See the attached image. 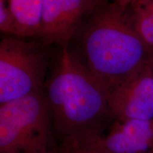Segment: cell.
Segmentation results:
<instances>
[{"instance_id":"obj_1","label":"cell","mask_w":153,"mask_h":153,"mask_svg":"<svg viewBox=\"0 0 153 153\" xmlns=\"http://www.w3.org/2000/svg\"><path fill=\"white\" fill-rule=\"evenodd\" d=\"M43 91L55 144L60 150L93 145L111 123L108 91L69 49L61 46Z\"/></svg>"},{"instance_id":"obj_2","label":"cell","mask_w":153,"mask_h":153,"mask_svg":"<svg viewBox=\"0 0 153 153\" xmlns=\"http://www.w3.org/2000/svg\"><path fill=\"white\" fill-rule=\"evenodd\" d=\"M68 47L108 93L148 63L150 57L128 9L108 1L85 21Z\"/></svg>"},{"instance_id":"obj_3","label":"cell","mask_w":153,"mask_h":153,"mask_svg":"<svg viewBox=\"0 0 153 153\" xmlns=\"http://www.w3.org/2000/svg\"><path fill=\"white\" fill-rule=\"evenodd\" d=\"M55 148L43 90L0 104V153H35Z\"/></svg>"},{"instance_id":"obj_4","label":"cell","mask_w":153,"mask_h":153,"mask_svg":"<svg viewBox=\"0 0 153 153\" xmlns=\"http://www.w3.org/2000/svg\"><path fill=\"white\" fill-rule=\"evenodd\" d=\"M48 46L40 41L7 36L0 43V104L43 90Z\"/></svg>"},{"instance_id":"obj_5","label":"cell","mask_w":153,"mask_h":153,"mask_svg":"<svg viewBox=\"0 0 153 153\" xmlns=\"http://www.w3.org/2000/svg\"><path fill=\"white\" fill-rule=\"evenodd\" d=\"M108 0H43L41 29L36 39L47 46L68 45L82 25Z\"/></svg>"},{"instance_id":"obj_6","label":"cell","mask_w":153,"mask_h":153,"mask_svg":"<svg viewBox=\"0 0 153 153\" xmlns=\"http://www.w3.org/2000/svg\"><path fill=\"white\" fill-rule=\"evenodd\" d=\"M108 103L113 122L153 119V70L149 62L116 86Z\"/></svg>"},{"instance_id":"obj_7","label":"cell","mask_w":153,"mask_h":153,"mask_svg":"<svg viewBox=\"0 0 153 153\" xmlns=\"http://www.w3.org/2000/svg\"><path fill=\"white\" fill-rule=\"evenodd\" d=\"M93 145L108 153H153V119L116 120Z\"/></svg>"},{"instance_id":"obj_8","label":"cell","mask_w":153,"mask_h":153,"mask_svg":"<svg viewBox=\"0 0 153 153\" xmlns=\"http://www.w3.org/2000/svg\"><path fill=\"white\" fill-rule=\"evenodd\" d=\"M16 22L18 37L37 38L41 29L43 0H8Z\"/></svg>"},{"instance_id":"obj_9","label":"cell","mask_w":153,"mask_h":153,"mask_svg":"<svg viewBox=\"0 0 153 153\" xmlns=\"http://www.w3.org/2000/svg\"><path fill=\"white\" fill-rule=\"evenodd\" d=\"M135 31L153 55V0H138L128 9Z\"/></svg>"},{"instance_id":"obj_10","label":"cell","mask_w":153,"mask_h":153,"mask_svg":"<svg viewBox=\"0 0 153 153\" xmlns=\"http://www.w3.org/2000/svg\"><path fill=\"white\" fill-rule=\"evenodd\" d=\"M0 30L8 36L18 37L16 22L9 9L8 0H0Z\"/></svg>"},{"instance_id":"obj_11","label":"cell","mask_w":153,"mask_h":153,"mask_svg":"<svg viewBox=\"0 0 153 153\" xmlns=\"http://www.w3.org/2000/svg\"><path fill=\"white\" fill-rule=\"evenodd\" d=\"M59 150L62 151L63 153H108L95 145L65 149V150H60V149Z\"/></svg>"},{"instance_id":"obj_12","label":"cell","mask_w":153,"mask_h":153,"mask_svg":"<svg viewBox=\"0 0 153 153\" xmlns=\"http://www.w3.org/2000/svg\"><path fill=\"white\" fill-rule=\"evenodd\" d=\"M137 1L138 0H113V2L123 9H128Z\"/></svg>"},{"instance_id":"obj_13","label":"cell","mask_w":153,"mask_h":153,"mask_svg":"<svg viewBox=\"0 0 153 153\" xmlns=\"http://www.w3.org/2000/svg\"><path fill=\"white\" fill-rule=\"evenodd\" d=\"M35 153H63V152L61 150H59L58 148H55L50 149V150L41 151V152H35Z\"/></svg>"},{"instance_id":"obj_14","label":"cell","mask_w":153,"mask_h":153,"mask_svg":"<svg viewBox=\"0 0 153 153\" xmlns=\"http://www.w3.org/2000/svg\"><path fill=\"white\" fill-rule=\"evenodd\" d=\"M148 62H149V64H150V65L151 66V68H152V70H153V55H152V56L150 57V58H149V60H148Z\"/></svg>"}]
</instances>
